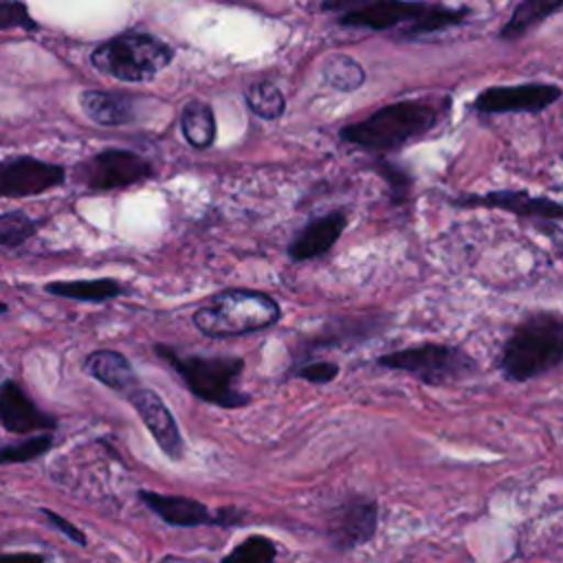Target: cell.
<instances>
[{"label": "cell", "instance_id": "obj_6", "mask_svg": "<svg viewBox=\"0 0 563 563\" xmlns=\"http://www.w3.org/2000/svg\"><path fill=\"white\" fill-rule=\"evenodd\" d=\"M174 59V48L145 31H123L90 53V64L119 81L143 84L154 79Z\"/></svg>", "mask_w": 563, "mask_h": 563}, {"label": "cell", "instance_id": "obj_30", "mask_svg": "<svg viewBox=\"0 0 563 563\" xmlns=\"http://www.w3.org/2000/svg\"><path fill=\"white\" fill-rule=\"evenodd\" d=\"M380 174H383V178L389 183L391 194H394V200H405L407 194H409L411 178H409L400 167H394V165H389V163H385V165L380 167Z\"/></svg>", "mask_w": 563, "mask_h": 563}, {"label": "cell", "instance_id": "obj_13", "mask_svg": "<svg viewBox=\"0 0 563 563\" xmlns=\"http://www.w3.org/2000/svg\"><path fill=\"white\" fill-rule=\"evenodd\" d=\"M128 402L134 407V411L143 420L145 429L152 433V438L158 444V449L169 460H174V462L183 460V455H185V440L180 435V429H178L172 411L163 402V398L156 391H152V389L141 385L128 398Z\"/></svg>", "mask_w": 563, "mask_h": 563}, {"label": "cell", "instance_id": "obj_7", "mask_svg": "<svg viewBox=\"0 0 563 563\" xmlns=\"http://www.w3.org/2000/svg\"><path fill=\"white\" fill-rule=\"evenodd\" d=\"M376 365L411 374L424 385H446L464 380L477 372V363L462 347L444 343H420L389 354H380Z\"/></svg>", "mask_w": 563, "mask_h": 563}, {"label": "cell", "instance_id": "obj_27", "mask_svg": "<svg viewBox=\"0 0 563 563\" xmlns=\"http://www.w3.org/2000/svg\"><path fill=\"white\" fill-rule=\"evenodd\" d=\"M11 29H22V31H37L40 24L33 20L29 7L18 0H0V31H11Z\"/></svg>", "mask_w": 563, "mask_h": 563}, {"label": "cell", "instance_id": "obj_21", "mask_svg": "<svg viewBox=\"0 0 563 563\" xmlns=\"http://www.w3.org/2000/svg\"><path fill=\"white\" fill-rule=\"evenodd\" d=\"M561 0H523L515 7L510 20L501 26L499 37L501 40H517L523 33H528L532 26L543 22L548 15L561 11Z\"/></svg>", "mask_w": 563, "mask_h": 563}, {"label": "cell", "instance_id": "obj_19", "mask_svg": "<svg viewBox=\"0 0 563 563\" xmlns=\"http://www.w3.org/2000/svg\"><path fill=\"white\" fill-rule=\"evenodd\" d=\"M44 292L62 297V299H73V301H84V303H103L110 301L119 295L125 292V286L119 284L112 277H97V279H57L48 282L44 286Z\"/></svg>", "mask_w": 563, "mask_h": 563}, {"label": "cell", "instance_id": "obj_2", "mask_svg": "<svg viewBox=\"0 0 563 563\" xmlns=\"http://www.w3.org/2000/svg\"><path fill=\"white\" fill-rule=\"evenodd\" d=\"M440 121V108L424 99H405L374 110L369 117L341 128V141L372 150L391 152L429 134Z\"/></svg>", "mask_w": 563, "mask_h": 563}, {"label": "cell", "instance_id": "obj_33", "mask_svg": "<svg viewBox=\"0 0 563 563\" xmlns=\"http://www.w3.org/2000/svg\"><path fill=\"white\" fill-rule=\"evenodd\" d=\"M156 563H183L180 559H176L174 554H165L161 561H156Z\"/></svg>", "mask_w": 563, "mask_h": 563}, {"label": "cell", "instance_id": "obj_32", "mask_svg": "<svg viewBox=\"0 0 563 563\" xmlns=\"http://www.w3.org/2000/svg\"><path fill=\"white\" fill-rule=\"evenodd\" d=\"M0 563H46L40 552H0Z\"/></svg>", "mask_w": 563, "mask_h": 563}, {"label": "cell", "instance_id": "obj_8", "mask_svg": "<svg viewBox=\"0 0 563 563\" xmlns=\"http://www.w3.org/2000/svg\"><path fill=\"white\" fill-rule=\"evenodd\" d=\"M154 178V165L123 147H106L73 167V180L88 191L123 189Z\"/></svg>", "mask_w": 563, "mask_h": 563}, {"label": "cell", "instance_id": "obj_12", "mask_svg": "<svg viewBox=\"0 0 563 563\" xmlns=\"http://www.w3.org/2000/svg\"><path fill=\"white\" fill-rule=\"evenodd\" d=\"M0 424L15 435H35L55 431L57 418L42 411L18 380L7 378L0 383Z\"/></svg>", "mask_w": 563, "mask_h": 563}, {"label": "cell", "instance_id": "obj_10", "mask_svg": "<svg viewBox=\"0 0 563 563\" xmlns=\"http://www.w3.org/2000/svg\"><path fill=\"white\" fill-rule=\"evenodd\" d=\"M378 528V504L367 497H354L336 506L325 523V534L336 552H352L365 545Z\"/></svg>", "mask_w": 563, "mask_h": 563}, {"label": "cell", "instance_id": "obj_22", "mask_svg": "<svg viewBox=\"0 0 563 563\" xmlns=\"http://www.w3.org/2000/svg\"><path fill=\"white\" fill-rule=\"evenodd\" d=\"M321 79L341 92H352L365 84L363 66L345 53H334L321 64Z\"/></svg>", "mask_w": 563, "mask_h": 563}, {"label": "cell", "instance_id": "obj_17", "mask_svg": "<svg viewBox=\"0 0 563 563\" xmlns=\"http://www.w3.org/2000/svg\"><path fill=\"white\" fill-rule=\"evenodd\" d=\"M84 372L123 398H130L141 387L130 361L114 350L90 352L84 358Z\"/></svg>", "mask_w": 563, "mask_h": 563}, {"label": "cell", "instance_id": "obj_24", "mask_svg": "<svg viewBox=\"0 0 563 563\" xmlns=\"http://www.w3.org/2000/svg\"><path fill=\"white\" fill-rule=\"evenodd\" d=\"M40 220L26 216L20 209L0 213V249L15 251L37 233Z\"/></svg>", "mask_w": 563, "mask_h": 563}, {"label": "cell", "instance_id": "obj_28", "mask_svg": "<svg viewBox=\"0 0 563 563\" xmlns=\"http://www.w3.org/2000/svg\"><path fill=\"white\" fill-rule=\"evenodd\" d=\"M336 374H339V365L332 363V361H312L308 365H301V367L292 369V376H299V378H303L308 383H314V385H325Z\"/></svg>", "mask_w": 563, "mask_h": 563}, {"label": "cell", "instance_id": "obj_14", "mask_svg": "<svg viewBox=\"0 0 563 563\" xmlns=\"http://www.w3.org/2000/svg\"><path fill=\"white\" fill-rule=\"evenodd\" d=\"M455 205L460 207H493L504 209L510 213H517L521 218H541V220H554L559 222L563 216V207L556 200L543 198V196H530L528 191H488L482 196L468 194L464 198H457Z\"/></svg>", "mask_w": 563, "mask_h": 563}, {"label": "cell", "instance_id": "obj_1", "mask_svg": "<svg viewBox=\"0 0 563 563\" xmlns=\"http://www.w3.org/2000/svg\"><path fill=\"white\" fill-rule=\"evenodd\" d=\"M321 7L339 11L336 22L341 26L369 31L398 29L402 40L457 26L468 15V9H451L429 2H323Z\"/></svg>", "mask_w": 563, "mask_h": 563}, {"label": "cell", "instance_id": "obj_26", "mask_svg": "<svg viewBox=\"0 0 563 563\" xmlns=\"http://www.w3.org/2000/svg\"><path fill=\"white\" fill-rule=\"evenodd\" d=\"M277 548L264 534H251L229 550L220 563H275Z\"/></svg>", "mask_w": 563, "mask_h": 563}, {"label": "cell", "instance_id": "obj_29", "mask_svg": "<svg viewBox=\"0 0 563 563\" xmlns=\"http://www.w3.org/2000/svg\"><path fill=\"white\" fill-rule=\"evenodd\" d=\"M40 512H42V517L46 519V523L51 526V528H55L57 532H62L68 541H73V543H77V545H88V539H86V534H84V530L81 528H77L73 521H68L66 517H62L59 512H55V510H51V508H40Z\"/></svg>", "mask_w": 563, "mask_h": 563}, {"label": "cell", "instance_id": "obj_9", "mask_svg": "<svg viewBox=\"0 0 563 563\" xmlns=\"http://www.w3.org/2000/svg\"><path fill=\"white\" fill-rule=\"evenodd\" d=\"M66 169L31 154L0 158V198H29L64 185Z\"/></svg>", "mask_w": 563, "mask_h": 563}, {"label": "cell", "instance_id": "obj_11", "mask_svg": "<svg viewBox=\"0 0 563 563\" xmlns=\"http://www.w3.org/2000/svg\"><path fill=\"white\" fill-rule=\"evenodd\" d=\"M561 99L556 84H517V86H490L473 99V110L482 114L506 112H543Z\"/></svg>", "mask_w": 563, "mask_h": 563}, {"label": "cell", "instance_id": "obj_5", "mask_svg": "<svg viewBox=\"0 0 563 563\" xmlns=\"http://www.w3.org/2000/svg\"><path fill=\"white\" fill-rule=\"evenodd\" d=\"M154 352L183 378L196 398L224 409H235L251 402V396L235 387V380L244 369V358L207 354L185 356L163 343H156Z\"/></svg>", "mask_w": 563, "mask_h": 563}, {"label": "cell", "instance_id": "obj_20", "mask_svg": "<svg viewBox=\"0 0 563 563\" xmlns=\"http://www.w3.org/2000/svg\"><path fill=\"white\" fill-rule=\"evenodd\" d=\"M180 132L185 141L196 150H207L216 141V114L213 108L200 99H191L180 112Z\"/></svg>", "mask_w": 563, "mask_h": 563}, {"label": "cell", "instance_id": "obj_3", "mask_svg": "<svg viewBox=\"0 0 563 563\" xmlns=\"http://www.w3.org/2000/svg\"><path fill=\"white\" fill-rule=\"evenodd\" d=\"M563 319L559 312H530L506 339L499 369L508 380L526 383L561 365Z\"/></svg>", "mask_w": 563, "mask_h": 563}, {"label": "cell", "instance_id": "obj_16", "mask_svg": "<svg viewBox=\"0 0 563 563\" xmlns=\"http://www.w3.org/2000/svg\"><path fill=\"white\" fill-rule=\"evenodd\" d=\"M345 227L347 216L343 211H330L310 220L288 244V257L295 262H306L328 253L336 244Z\"/></svg>", "mask_w": 563, "mask_h": 563}, {"label": "cell", "instance_id": "obj_25", "mask_svg": "<svg viewBox=\"0 0 563 563\" xmlns=\"http://www.w3.org/2000/svg\"><path fill=\"white\" fill-rule=\"evenodd\" d=\"M53 442H55L53 433H35V435H26L24 440H18V442L2 444L0 446V466L35 462L53 449Z\"/></svg>", "mask_w": 563, "mask_h": 563}, {"label": "cell", "instance_id": "obj_31", "mask_svg": "<svg viewBox=\"0 0 563 563\" xmlns=\"http://www.w3.org/2000/svg\"><path fill=\"white\" fill-rule=\"evenodd\" d=\"M244 519V512L229 506V508H220L216 515H213V526H220V528H229V526H238L242 523Z\"/></svg>", "mask_w": 563, "mask_h": 563}, {"label": "cell", "instance_id": "obj_23", "mask_svg": "<svg viewBox=\"0 0 563 563\" xmlns=\"http://www.w3.org/2000/svg\"><path fill=\"white\" fill-rule=\"evenodd\" d=\"M244 101L255 117L266 119V121L279 119L286 110L284 92L273 81H266V79L249 84L244 88Z\"/></svg>", "mask_w": 563, "mask_h": 563}, {"label": "cell", "instance_id": "obj_15", "mask_svg": "<svg viewBox=\"0 0 563 563\" xmlns=\"http://www.w3.org/2000/svg\"><path fill=\"white\" fill-rule=\"evenodd\" d=\"M136 497L167 526L196 528L213 526V512L198 499L185 495H165L156 490H139Z\"/></svg>", "mask_w": 563, "mask_h": 563}, {"label": "cell", "instance_id": "obj_4", "mask_svg": "<svg viewBox=\"0 0 563 563\" xmlns=\"http://www.w3.org/2000/svg\"><path fill=\"white\" fill-rule=\"evenodd\" d=\"M282 317L279 303L262 290L229 288L211 297L191 317L194 325L211 339L242 336L275 325Z\"/></svg>", "mask_w": 563, "mask_h": 563}, {"label": "cell", "instance_id": "obj_34", "mask_svg": "<svg viewBox=\"0 0 563 563\" xmlns=\"http://www.w3.org/2000/svg\"><path fill=\"white\" fill-rule=\"evenodd\" d=\"M7 312H9V306L0 299V317H2V314H7Z\"/></svg>", "mask_w": 563, "mask_h": 563}, {"label": "cell", "instance_id": "obj_18", "mask_svg": "<svg viewBox=\"0 0 563 563\" xmlns=\"http://www.w3.org/2000/svg\"><path fill=\"white\" fill-rule=\"evenodd\" d=\"M79 106L92 123L106 125V128L128 125L136 119L134 99L130 95L114 92V90H97V88L81 90Z\"/></svg>", "mask_w": 563, "mask_h": 563}]
</instances>
